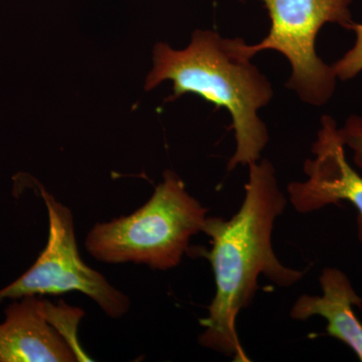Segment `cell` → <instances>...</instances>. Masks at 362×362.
<instances>
[{
    "label": "cell",
    "mask_w": 362,
    "mask_h": 362,
    "mask_svg": "<svg viewBox=\"0 0 362 362\" xmlns=\"http://www.w3.org/2000/svg\"><path fill=\"white\" fill-rule=\"evenodd\" d=\"M322 296L302 295L293 305L290 317L305 321L321 316L327 321L326 332L349 347L362 362V323L354 307H362V298L352 287L349 277L335 268H325L319 278Z\"/></svg>",
    "instance_id": "ba28073f"
},
{
    "label": "cell",
    "mask_w": 362,
    "mask_h": 362,
    "mask_svg": "<svg viewBox=\"0 0 362 362\" xmlns=\"http://www.w3.org/2000/svg\"><path fill=\"white\" fill-rule=\"evenodd\" d=\"M339 133L344 146L354 152V164L362 171V114L349 117Z\"/></svg>",
    "instance_id": "30bf717a"
},
{
    "label": "cell",
    "mask_w": 362,
    "mask_h": 362,
    "mask_svg": "<svg viewBox=\"0 0 362 362\" xmlns=\"http://www.w3.org/2000/svg\"><path fill=\"white\" fill-rule=\"evenodd\" d=\"M249 168L239 211L226 221L206 218L202 230L211 239V249L201 254L213 268L216 293L209 314L201 320L204 330L199 344L235 361H249L238 337L237 318L252 303L259 276L284 288L304 277V272L283 265L274 252V226L287 199L279 188L273 164L263 159Z\"/></svg>",
    "instance_id": "6da1fadb"
},
{
    "label": "cell",
    "mask_w": 362,
    "mask_h": 362,
    "mask_svg": "<svg viewBox=\"0 0 362 362\" xmlns=\"http://www.w3.org/2000/svg\"><path fill=\"white\" fill-rule=\"evenodd\" d=\"M207 211L188 194L180 176L166 170L144 206L129 216L96 223L86 238L85 247L103 263L170 270L180 265L190 239L202 232Z\"/></svg>",
    "instance_id": "3957f363"
},
{
    "label": "cell",
    "mask_w": 362,
    "mask_h": 362,
    "mask_svg": "<svg viewBox=\"0 0 362 362\" xmlns=\"http://www.w3.org/2000/svg\"><path fill=\"white\" fill-rule=\"evenodd\" d=\"M166 80L173 82L168 101L192 93L230 114L237 149L228 161V170L259 160L269 141L259 110L269 104L274 90L266 76L240 54L238 39H223L213 30H195L182 51L158 42L145 90Z\"/></svg>",
    "instance_id": "7a4b0ae2"
},
{
    "label": "cell",
    "mask_w": 362,
    "mask_h": 362,
    "mask_svg": "<svg viewBox=\"0 0 362 362\" xmlns=\"http://www.w3.org/2000/svg\"><path fill=\"white\" fill-rule=\"evenodd\" d=\"M271 18L268 37L249 45L238 39V49L251 59L263 51L284 54L292 66L288 81L302 101L322 106L337 87V75L316 54V37L325 23H337L349 30L354 21L350 13L352 0H261Z\"/></svg>",
    "instance_id": "277c9868"
},
{
    "label": "cell",
    "mask_w": 362,
    "mask_h": 362,
    "mask_svg": "<svg viewBox=\"0 0 362 362\" xmlns=\"http://www.w3.org/2000/svg\"><path fill=\"white\" fill-rule=\"evenodd\" d=\"M49 213V240L28 271L0 290V302L37 295L77 291L90 297L110 318L119 319L130 309V299L81 258L76 242L73 214L40 187Z\"/></svg>",
    "instance_id": "5b68a950"
},
{
    "label": "cell",
    "mask_w": 362,
    "mask_h": 362,
    "mask_svg": "<svg viewBox=\"0 0 362 362\" xmlns=\"http://www.w3.org/2000/svg\"><path fill=\"white\" fill-rule=\"evenodd\" d=\"M349 30L356 33V44L332 65L337 78L342 81L354 78L362 71V25L352 23Z\"/></svg>",
    "instance_id": "9c48e42d"
},
{
    "label": "cell",
    "mask_w": 362,
    "mask_h": 362,
    "mask_svg": "<svg viewBox=\"0 0 362 362\" xmlns=\"http://www.w3.org/2000/svg\"><path fill=\"white\" fill-rule=\"evenodd\" d=\"M0 324V362L87 361L77 337L82 309L37 296L14 299Z\"/></svg>",
    "instance_id": "8992f818"
},
{
    "label": "cell",
    "mask_w": 362,
    "mask_h": 362,
    "mask_svg": "<svg viewBox=\"0 0 362 362\" xmlns=\"http://www.w3.org/2000/svg\"><path fill=\"white\" fill-rule=\"evenodd\" d=\"M312 152L315 157L304 163L308 180L288 185L290 202L299 214L349 202L357 211V237L362 245V176L347 161L344 143L332 117L321 118Z\"/></svg>",
    "instance_id": "52a82bcc"
}]
</instances>
